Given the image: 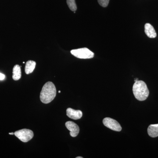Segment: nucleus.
<instances>
[{
	"instance_id": "f8f14e48",
	"label": "nucleus",
	"mask_w": 158,
	"mask_h": 158,
	"mask_svg": "<svg viewBox=\"0 0 158 158\" xmlns=\"http://www.w3.org/2000/svg\"><path fill=\"white\" fill-rule=\"evenodd\" d=\"M67 4L69 8L71 11H76L77 6L75 0H67Z\"/></svg>"
},
{
	"instance_id": "dca6fc26",
	"label": "nucleus",
	"mask_w": 158,
	"mask_h": 158,
	"mask_svg": "<svg viewBox=\"0 0 158 158\" xmlns=\"http://www.w3.org/2000/svg\"><path fill=\"white\" fill-rule=\"evenodd\" d=\"M138 81V78H137V79H136V80H135V81L136 82V81Z\"/></svg>"
},
{
	"instance_id": "39448f33",
	"label": "nucleus",
	"mask_w": 158,
	"mask_h": 158,
	"mask_svg": "<svg viewBox=\"0 0 158 158\" xmlns=\"http://www.w3.org/2000/svg\"><path fill=\"white\" fill-rule=\"evenodd\" d=\"M103 123L107 127L110 129L116 131H120L122 127L120 125L118 122L115 119L109 117H106L104 118L103 120Z\"/></svg>"
},
{
	"instance_id": "ddd939ff",
	"label": "nucleus",
	"mask_w": 158,
	"mask_h": 158,
	"mask_svg": "<svg viewBox=\"0 0 158 158\" xmlns=\"http://www.w3.org/2000/svg\"><path fill=\"white\" fill-rule=\"evenodd\" d=\"M99 5L103 7H106L108 6L110 0H98Z\"/></svg>"
},
{
	"instance_id": "f3484780",
	"label": "nucleus",
	"mask_w": 158,
	"mask_h": 158,
	"mask_svg": "<svg viewBox=\"0 0 158 158\" xmlns=\"http://www.w3.org/2000/svg\"><path fill=\"white\" fill-rule=\"evenodd\" d=\"M76 158H83L82 157L80 156V157H77Z\"/></svg>"
},
{
	"instance_id": "9d476101",
	"label": "nucleus",
	"mask_w": 158,
	"mask_h": 158,
	"mask_svg": "<svg viewBox=\"0 0 158 158\" xmlns=\"http://www.w3.org/2000/svg\"><path fill=\"white\" fill-rule=\"evenodd\" d=\"M36 62L32 60H29L26 63L25 69V73L27 74H29L32 73L34 71V69H35L36 67Z\"/></svg>"
},
{
	"instance_id": "a211bd4d",
	"label": "nucleus",
	"mask_w": 158,
	"mask_h": 158,
	"mask_svg": "<svg viewBox=\"0 0 158 158\" xmlns=\"http://www.w3.org/2000/svg\"><path fill=\"white\" fill-rule=\"evenodd\" d=\"M60 92H61V91H59V93H60Z\"/></svg>"
},
{
	"instance_id": "4468645a",
	"label": "nucleus",
	"mask_w": 158,
	"mask_h": 158,
	"mask_svg": "<svg viewBox=\"0 0 158 158\" xmlns=\"http://www.w3.org/2000/svg\"><path fill=\"white\" fill-rule=\"evenodd\" d=\"M5 78V75L3 74L0 73V81H2Z\"/></svg>"
},
{
	"instance_id": "6e6552de",
	"label": "nucleus",
	"mask_w": 158,
	"mask_h": 158,
	"mask_svg": "<svg viewBox=\"0 0 158 158\" xmlns=\"http://www.w3.org/2000/svg\"><path fill=\"white\" fill-rule=\"evenodd\" d=\"M144 32L149 38H154L156 37L157 34L153 26L148 23L145 24L144 26Z\"/></svg>"
},
{
	"instance_id": "20e7f679",
	"label": "nucleus",
	"mask_w": 158,
	"mask_h": 158,
	"mask_svg": "<svg viewBox=\"0 0 158 158\" xmlns=\"http://www.w3.org/2000/svg\"><path fill=\"white\" fill-rule=\"evenodd\" d=\"M14 135L20 141L23 142H27L30 141L34 136L33 131L27 129H23L16 131L14 133Z\"/></svg>"
},
{
	"instance_id": "7ed1b4c3",
	"label": "nucleus",
	"mask_w": 158,
	"mask_h": 158,
	"mask_svg": "<svg viewBox=\"0 0 158 158\" xmlns=\"http://www.w3.org/2000/svg\"><path fill=\"white\" fill-rule=\"evenodd\" d=\"M71 53L79 59H89L94 56L93 52L86 48L72 50L71 51Z\"/></svg>"
},
{
	"instance_id": "1a4fd4ad",
	"label": "nucleus",
	"mask_w": 158,
	"mask_h": 158,
	"mask_svg": "<svg viewBox=\"0 0 158 158\" xmlns=\"http://www.w3.org/2000/svg\"><path fill=\"white\" fill-rule=\"evenodd\" d=\"M148 133L152 138H156L158 136V124H151L148 128Z\"/></svg>"
},
{
	"instance_id": "0eeeda50",
	"label": "nucleus",
	"mask_w": 158,
	"mask_h": 158,
	"mask_svg": "<svg viewBox=\"0 0 158 158\" xmlns=\"http://www.w3.org/2000/svg\"><path fill=\"white\" fill-rule=\"evenodd\" d=\"M66 115L69 118L77 120L81 118L83 113L81 110H74L69 108L66 110Z\"/></svg>"
},
{
	"instance_id": "f257e3e1",
	"label": "nucleus",
	"mask_w": 158,
	"mask_h": 158,
	"mask_svg": "<svg viewBox=\"0 0 158 158\" xmlns=\"http://www.w3.org/2000/svg\"><path fill=\"white\" fill-rule=\"evenodd\" d=\"M56 95V89L52 82H48L44 85L40 94V100L43 103L52 101Z\"/></svg>"
},
{
	"instance_id": "2eb2a0df",
	"label": "nucleus",
	"mask_w": 158,
	"mask_h": 158,
	"mask_svg": "<svg viewBox=\"0 0 158 158\" xmlns=\"http://www.w3.org/2000/svg\"><path fill=\"white\" fill-rule=\"evenodd\" d=\"M9 135H14V133H9Z\"/></svg>"
},
{
	"instance_id": "9b49d317",
	"label": "nucleus",
	"mask_w": 158,
	"mask_h": 158,
	"mask_svg": "<svg viewBox=\"0 0 158 158\" xmlns=\"http://www.w3.org/2000/svg\"><path fill=\"white\" fill-rule=\"evenodd\" d=\"M13 75L12 78L14 81H18L21 77V70L19 65H15L13 69Z\"/></svg>"
},
{
	"instance_id": "423d86ee",
	"label": "nucleus",
	"mask_w": 158,
	"mask_h": 158,
	"mask_svg": "<svg viewBox=\"0 0 158 158\" xmlns=\"http://www.w3.org/2000/svg\"><path fill=\"white\" fill-rule=\"evenodd\" d=\"M65 127L70 131V135L72 137H76L78 135L80 128L78 126L72 121H67L65 123Z\"/></svg>"
},
{
	"instance_id": "f03ea898",
	"label": "nucleus",
	"mask_w": 158,
	"mask_h": 158,
	"mask_svg": "<svg viewBox=\"0 0 158 158\" xmlns=\"http://www.w3.org/2000/svg\"><path fill=\"white\" fill-rule=\"evenodd\" d=\"M133 91L135 97L138 100H145L149 95V90L145 82L142 81L135 82L133 86Z\"/></svg>"
}]
</instances>
